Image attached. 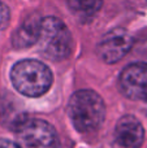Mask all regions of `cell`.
<instances>
[{"mask_svg": "<svg viewBox=\"0 0 147 148\" xmlns=\"http://www.w3.org/2000/svg\"><path fill=\"white\" fill-rule=\"evenodd\" d=\"M68 114L73 126L80 133H93L103 123L106 117V105L100 95L95 91L80 90L70 97Z\"/></svg>", "mask_w": 147, "mask_h": 148, "instance_id": "1", "label": "cell"}, {"mask_svg": "<svg viewBox=\"0 0 147 148\" xmlns=\"http://www.w3.org/2000/svg\"><path fill=\"white\" fill-rule=\"evenodd\" d=\"M12 84L21 95L38 97L46 94L54 81L49 68L38 60H21L10 70Z\"/></svg>", "mask_w": 147, "mask_h": 148, "instance_id": "2", "label": "cell"}, {"mask_svg": "<svg viewBox=\"0 0 147 148\" xmlns=\"http://www.w3.org/2000/svg\"><path fill=\"white\" fill-rule=\"evenodd\" d=\"M41 52L55 61L67 59L73 48V39L69 29L56 17L42 18L38 43Z\"/></svg>", "mask_w": 147, "mask_h": 148, "instance_id": "3", "label": "cell"}, {"mask_svg": "<svg viewBox=\"0 0 147 148\" xmlns=\"http://www.w3.org/2000/svg\"><path fill=\"white\" fill-rule=\"evenodd\" d=\"M25 148H60V140L54 126L47 121L27 118L14 130Z\"/></svg>", "mask_w": 147, "mask_h": 148, "instance_id": "4", "label": "cell"}, {"mask_svg": "<svg viewBox=\"0 0 147 148\" xmlns=\"http://www.w3.org/2000/svg\"><path fill=\"white\" fill-rule=\"evenodd\" d=\"M134 44L133 36L125 29H113L102 38L96 46L98 56L107 64L120 61Z\"/></svg>", "mask_w": 147, "mask_h": 148, "instance_id": "5", "label": "cell"}, {"mask_svg": "<svg viewBox=\"0 0 147 148\" xmlns=\"http://www.w3.org/2000/svg\"><path fill=\"white\" fill-rule=\"evenodd\" d=\"M120 91L130 100H147V64H129L120 74Z\"/></svg>", "mask_w": 147, "mask_h": 148, "instance_id": "6", "label": "cell"}, {"mask_svg": "<svg viewBox=\"0 0 147 148\" xmlns=\"http://www.w3.org/2000/svg\"><path fill=\"white\" fill-rule=\"evenodd\" d=\"M145 139V130L133 116H124L115 127V140L121 148H139Z\"/></svg>", "mask_w": 147, "mask_h": 148, "instance_id": "7", "label": "cell"}, {"mask_svg": "<svg viewBox=\"0 0 147 148\" xmlns=\"http://www.w3.org/2000/svg\"><path fill=\"white\" fill-rule=\"evenodd\" d=\"M42 18L29 17L23 23L14 31L12 36V44L16 48H27L33 44L38 43L39 33H41Z\"/></svg>", "mask_w": 147, "mask_h": 148, "instance_id": "8", "label": "cell"}, {"mask_svg": "<svg viewBox=\"0 0 147 148\" xmlns=\"http://www.w3.org/2000/svg\"><path fill=\"white\" fill-rule=\"evenodd\" d=\"M25 120H27V117L18 108L17 100L12 95H1L0 96V123L14 131Z\"/></svg>", "mask_w": 147, "mask_h": 148, "instance_id": "9", "label": "cell"}, {"mask_svg": "<svg viewBox=\"0 0 147 148\" xmlns=\"http://www.w3.org/2000/svg\"><path fill=\"white\" fill-rule=\"evenodd\" d=\"M70 10L81 20L93 18L100 10L103 1L102 0H68Z\"/></svg>", "mask_w": 147, "mask_h": 148, "instance_id": "10", "label": "cell"}, {"mask_svg": "<svg viewBox=\"0 0 147 148\" xmlns=\"http://www.w3.org/2000/svg\"><path fill=\"white\" fill-rule=\"evenodd\" d=\"M10 21V12L9 8L0 0V30H4L8 27Z\"/></svg>", "mask_w": 147, "mask_h": 148, "instance_id": "11", "label": "cell"}, {"mask_svg": "<svg viewBox=\"0 0 147 148\" xmlns=\"http://www.w3.org/2000/svg\"><path fill=\"white\" fill-rule=\"evenodd\" d=\"M0 148H21V146L8 139H0Z\"/></svg>", "mask_w": 147, "mask_h": 148, "instance_id": "12", "label": "cell"}]
</instances>
